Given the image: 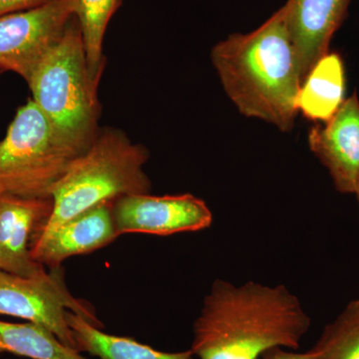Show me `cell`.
Instances as JSON below:
<instances>
[{
  "label": "cell",
  "instance_id": "277c9868",
  "mask_svg": "<svg viewBox=\"0 0 359 359\" xmlns=\"http://www.w3.org/2000/svg\"><path fill=\"white\" fill-rule=\"evenodd\" d=\"M76 20V18H75ZM32 101L58 137L84 153L98 129L97 87L90 78L79 25L69 22L27 80Z\"/></svg>",
  "mask_w": 359,
  "mask_h": 359
},
{
  "label": "cell",
  "instance_id": "7a4b0ae2",
  "mask_svg": "<svg viewBox=\"0 0 359 359\" xmlns=\"http://www.w3.org/2000/svg\"><path fill=\"white\" fill-rule=\"evenodd\" d=\"M224 92L242 114L280 131L294 127L302 84L283 7L249 33H235L212 48Z\"/></svg>",
  "mask_w": 359,
  "mask_h": 359
},
{
  "label": "cell",
  "instance_id": "52a82bcc",
  "mask_svg": "<svg viewBox=\"0 0 359 359\" xmlns=\"http://www.w3.org/2000/svg\"><path fill=\"white\" fill-rule=\"evenodd\" d=\"M73 18L72 0H53L0 18V70L16 73L27 82Z\"/></svg>",
  "mask_w": 359,
  "mask_h": 359
},
{
  "label": "cell",
  "instance_id": "30bf717a",
  "mask_svg": "<svg viewBox=\"0 0 359 359\" xmlns=\"http://www.w3.org/2000/svg\"><path fill=\"white\" fill-rule=\"evenodd\" d=\"M309 145L341 194H354L359 175V100L356 93L344 100L323 125L309 130Z\"/></svg>",
  "mask_w": 359,
  "mask_h": 359
},
{
  "label": "cell",
  "instance_id": "8992f818",
  "mask_svg": "<svg viewBox=\"0 0 359 359\" xmlns=\"http://www.w3.org/2000/svg\"><path fill=\"white\" fill-rule=\"evenodd\" d=\"M67 311L102 327L94 311L68 292L59 268L32 278L0 271V314L22 318L46 328L66 346L79 351L66 320Z\"/></svg>",
  "mask_w": 359,
  "mask_h": 359
},
{
  "label": "cell",
  "instance_id": "d6986e66",
  "mask_svg": "<svg viewBox=\"0 0 359 359\" xmlns=\"http://www.w3.org/2000/svg\"><path fill=\"white\" fill-rule=\"evenodd\" d=\"M263 359H314L313 353L311 351L308 353H294V351H287L283 349V347H273L269 349L262 355Z\"/></svg>",
  "mask_w": 359,
  "mask_h": 359
},
{
  "label": "cell",
  "instance_id": "5bb4252c",
  "mask_svg": "<svg viewBox=\"0 0 359 359\" xmlns=\"http://www.w3.org/2000/svg\"><path fill=\"white\" fill-rule=\"evenodd\" d=\"M66 320L74 334L79 353L86 351L99 359H191L192 351L164 353L129 337L102 332L83 316L66 311Z\"/></svg>",
  "mask_w": 359,
  "mask_h": 359
},
{
  "label": "cell",
  "instance_id": "44dd1931",
  "mask_svg": "<svg viewBox=\"0 0 359 359\" xmlns=\"http://www.w3.org/2000/svg\"><path fill=\"white\" fill-rule=\"evenodd\" d=\"M1 72H2V71H1V70H0V74H1Z\"/></svg>",
  "mask_w": 359,
  "mask_h": 359
},
{
  "label": "cell",
  "instance_id": "7c38bea8",
  "mask_svg": "<svg viewBox=\"0 0 359 359\" xmlns=\"http://www.w3.org/2000/svg\"><path fill=\"white\" fill-rule=\"evenodd\" d=\"M113 202L96 205L35 238L32 255L37 263L59 268L68 257L89 254L119 237L112 212Z\"/></svg>",
  "mask_w": 359,
  "mask_h": 359
},
{
  "label": "cell",
  "instance_id": "9a60e30c",
  "mask_svg": "<svg viewBox=\"0 0 359 359\" xmlns=\"http://www.w3.org/2000/svg\"><path fill=\"white\" fill-rule=\"evenodd\" d=\"M0 353L32 359H88L35 323L0 321Z\"/></svg>",
  "mask_w": 359,
  "mask_h": 359
},
{
  "label": "cell",
  "instance_id": "ffe728a7",
  "mask_svg": "<svg viewBox=\"0 0 359 359\" xmlns=\"http://www.w3.org/2000/svg\"><path fill=\"white\" fill-rule=\"evenodd\" d=\"M354 194H355L356 197H358V203H359V175L358 181H356L355 191H354Z\"/></svg>",
  "mask_w": 359,
  "mask_h": 359
},
{
  "label": "cell",
  "instance_id": "3957f363",
  "mask_svg": "<svg viewBox=\"0 0 359 359\" xmlns=\"http://www.w3.org/2000/svg\"><path fill=\"white\" fill-rule=\"evenodd\" d=\"M148 159L147 149L119 130L98 131L52 189L53 209L34 240L96 205L123 196L150 194L152 184L143 169Z\"/></svg>",
  "mask_w": 359,
  "mask_h": 359
},
{
  "label": "cell",
  "instance_id": "2e32d148",
  "mask_svg": "<svg viewBox=\"0 0 359 359\" xmlns=\"http://www.w3.org/2000/svg\"><path fill=\"white\" fill-rule=\"evenodd\" d=\"M73 14L83 39L91 81L98 88L104 69L103 41L120 0H72Z\"/></svg>",
  "mask_w": 359,
  "mask_h": 359
},
{
  "label": "cell",
  "instance_id": "5b68a950",
  "mask_svg": "<svg viewBox=\"0 0 359 359\" xmlns=\"http://www.w3.org/2000/svg\"><path fill=\"white\" fill-rule=\"evenodd\" d=\"M81 154L57 136L30 99L0 142V195L51 198L53 187Z\"/></svg>",
  "mask_w": 359,
  "mask_h": 359
},
{
  "label": "cell",
  "instance_id": "9c48e42d",
  "mask_svg": "<svg viewBox=\"0 0 359 359\" xmlns=\"http://www.w3.org/2000/svg\"><path fill=\"white\" fill-rule=\"evenodd\" d=\"M53 200L0 195V271L32 278L44 273L32 257L35 236L50 217Z\"/></svg>",
  "mask_w": 359,
  "mask_h": 359
},
{
  "label": "cell",
  "instance_id": "ac0fdd59",
  "mask_svg": "<svg viewBox=\"0 0 359 359\" xmlns=\"http://www.w3.org/2000/svg\"><path fill=\"white\" fill-rule=\"evenodd\" d=\"M53 0H0V18L43 6Z\"/></svg>",
  "mask_w": 359,
  "mask_h": 359
},
{
  "label": "cell",
  "instance_id": "ba28073f",
  "mask_svg": "<svg viewBox=\"0 0 359 359\" xmlns=\"http://www.w3.org/2000/svg\"><path fill=\"white\" fill-rule=\"evenodd\" d=\"M118 233L170 236L209 228L212 214L204 201L191 195L123 196L112 204Z\"/></svg>",
  "mask_w": 359,
  "mask_h": 359
},
{
  "label": "cell",
  "instance_id": "6da1fadb",
  "mask_svg": "<svg viewBox=\"0 0 359 359\" xmlns=\"http://www.w3.org/2000/svg\"><path fill=\"white\" fill-rule=\"evenodd\" d=\"M311 325L285 285L216 280L194 323L191 351L200 359H257L273 347L299 348Z\"/></svg>",
  "mask_w": 359,
  "mask_h": 359
},
{
  "label": "cell",
  "instance_id": "e0dca14e",
  "mask_svg": "<svg viewBox=\"0 0 359 359\" xmlns=\"http://www.w3.org/2000/svg\"><path fill=\"white\" fill-rule=\"evenodd\" d=\"M311 351L314 359H359V299L325 327Z\"/></svg>",
  "mask_w": 359,
  "mask_h": 359
},
{
  "label": "cell",
  "instance_id": "4fadbf2b",
  "mask_svg": "<svg viewBox=\"0 0 359 359\" xmlns=\"http://www.w3.org/2000/svg\"><path fill=\"white\" fill-rule=\"evenodd\" d=\"M346 76L344 62L339 54H325L302 81L297 110L309 120L327 122L344 104Z\"/></svg>",
  "mask_w": 359,
  "mask_h": 359
},
{
  "label": "cell",
  "instance_id": "8fae6325",
  "mask_svg": "<svg viewBox=\"0 0 359 359\" xmlns=\"http://www.w3.org/2000/svg\"><path fill=\"white\" fill-rule=\"evenodd\" d=\"M351 0H287L283 6L285 25L294 44L302 81L328 53L335 32Z\"/></svg>",
  "mask_w": 359,
  "mask_h": 359
}]
</instances>
